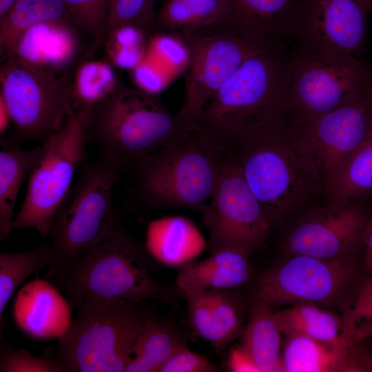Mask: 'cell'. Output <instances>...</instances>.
Segmentation results:
<instances>
[{"mask_svg":"<svg viewBox=\"0 0 372 372\" xmlns=\"http://www.w3.org/2000/svg\"><path fill=\"white\" fill-rule=\"evenodd\" d=\"M226 154L238 162L273 225L323 185L284 116L244 132Z\"/></svg>","mask_w":372,"mask_h":372,"instance_id":"6da1fadb","label":"cell"},{"mask_svg":"<svg viewBox=\"0 0 372 372\" xmlns=\"http://www.w3.org/2000/svg\"><path fill=\"white\" fill-rule=\"evenodd\" d=\"M289 55L273 48L248 58L192 123L225 153L242 134L285 114Z\"/></svg>","mask_w":372,"mask_h":372,"instance_id":"7a4b0ae2","label":"cell"},{"mask_svg":"<svg viewBox=\"0 0 372 372\" xmlns=\"http://www.w3.org/2000/svg\"><path fill=\"white\" fill-rule=\"evenodd\" d=\"M149 257L145 245L121 225L102 242L71 259L50 282L76 309L92 300L174 303L172 292L149 273Z\"/></svg>","mask_w":372,"mask_h":372,"instance_id":"3957f363","label":"cell"},{"mask_svg":"<svg viewBox=\"0 0 372 372\" xmlns=\"http://www.w3.org/2000/svg\"><path fill=\"white\" fill-rule=\"evenodd\" d=\"M225 155L192 125L127 169L132 193L151 211L180 207L201 214L215 189Z\"/></svg>","mask_w":372,"mask_h":372,"instance_id":"277c9868","label":"cell"},{"mask_svg":"<svg viewBox=\"0 0 372 372\" xmlns=\"http://www.w3.org/2000/svg\"><path fill=\"white\" fill-rule=\"evenodd\" d=\"M192 127L156 94L118 83L91 109L88 137L103 155L127 169Z\"/></svg>","mask_w":372,"mask_h":372,"instance_id":"5b68a950","label":"cell"},{"mask_svg":"<svg viewBox=\"0 0 372 372\" xmlns=\"http://www.w3.org/2000/svg\"><path fill=\"white\" fill-rule=\"evenodd\" d=\"M124 170L105 155L81 165L52 220L49 236L54 257L45 280L50 282L71 259L102 242L121 225L112 193Z\"/></svg>","mask_w":372,"mask_h":372,"instance_id":"8992f818","label":"cell"},{"mask_svg":"<svg viewBox=\"0 0 372 372\" xmlns=\"http://www.w3.org/2000/svg\"><path fill=\"white\" fill-rule=\"evenodd\" d=\"M59 338L56 359L63 372H121L132 358L147 319L141 306L124 300H92Z\"/></svg>","mask_w":372,"mask_h":372,"instance_id":"52a82bcc","label":"cell"},{"mask_svg":"<svg viewBox=\"0 0 372 372\" xmlns=\"http://www.w3.org/2000/svg\"><path fill=\"white\" fill-rule=\"evenodd\" d=\"M90 109L72 112L63 126L42 143L28 176L27 192L14 217V229H33L49 236L54 214L87 159Z\"/></svg>","mask_w":372,"mask_h":372,"instance_id":"ba28073f","label":"cell"},{"mask_svg":"<svg viewBox=\"0 0 372 372\" xmlns=\"http://www.w3.org/2000/svg\"><path fill=\"white\" fill-rule=\"evenodd\" d=\"M369 79L353 55L297 47L289 55L284 116L296 124L325 114L360 94Z\"/></svg>","mask_w":372,"mask_h":372,"instance_id":"9c48e42d","label":"cell"},{"mask_svg":"<svg viewBox=\"0 0 372 372\" xmlns=\"http://www.w3.org/2000/svg\"><path fill=\"white\" fill-rule=\"evenodd\" d=\"M0 98L20 142L43 143L72 112L70 81L24 57H6L0 68Z\"/></svg>","mask_w":372,"mask_h":372,"instance_id":"30bf717a","label":"cell"},{"mask_svg":"<svg viewBox=\"0 0 372 372\" xmlns=\"http://www.w3.org/2000/svg\"><path fill=\"white\" fill-rule=\"evenodd\" d=\"M201 214L209 233L210 251L231 247L251 255L264 244L273 227L238 162L229 154Z\"/></svg>","mask_w":372,"mask_h":372,"instance_id":"8fae6325","label":"cell"},{"mask_svg":"<svg viewBox=\"0 0 372 372\" xmlns=\"http://www.w3.org/2000/svg\"><path fill=\"white\" fill-rule=\"evenodd\" d=\"M354 276L352 257L323 259L288 255L286 260L261 273L253 296L273 307L331 303L344 294Z\"/></svg>","mask_w":372,"mask_h":372,"instance_id":"7c38bea8","label":"cell"},{"mask_svg":"<svg viewBox=\"0 0 372 372\" xmlns=\"http://www.w3.org/2000/svg\"><path fill=\"white\" fill-rule=\"evenodd\" d=\"M187 52L183 104L176 115L192 123L250 56L273 48L224 33L182 34Z\"/></svg>","mask_w":372,"mask_h":372,"instance_id":"4fadbf2b","label":"cell"},{"mask_svg":"<svg viewBox=\"0 0 372 372\" xmlns=\"http://www.w3.org/2000/svg\"><path fill=\"white\" fill-rule=\"evenodd\" d=\"M289 124L316 165L323 184L371 134L372 92L369 84L342 105L311 119Z\"/></svg>","mask_w":372,"mask_h":372,"instance_id":"5bb4252c","label":"cell"},{"mask_svg":"<svg viewBox=\"0 0 372 372\" xmlns=\"http://www.w3.org/2000/svg\"><path fill=\"white\" fill-rule=\"evenodd\" d=\"M372 0H299L291 37L297 47L351 54L363 45Z\"/></svg>","mask_w":372,"mask_h":372,"instance_id":"9a60e30c","label":"cell"},{"mask_svg":"<svg viewBox=\"0 0 372 372\" xmlns=\"http://www.w3.org/2000/svg\"><path fill=\"white\" fill-rule=\"evenodd\" d=\"M359 201L313 210L287 234V255L302 254L323 259L351 258L363 246L372 218Z\"/></svg>","mask_w":372,"mask_h":372,"instance_id":"2e32d148","label":"cell"},{"mask_svg":"<svg viewBox=\"0 0 372 372\" xmlns=\"http://www.w3.org/2000/svg\"><path fill=\"white\" fill-rule=\"evenodd\" d=\"M299 0H227L223 16L196 34H229L266 48L291 37Z\"/></svg>","mask_w":372,"mask_h":372,"instance_id":"e0dca14e","label":"cell"},{"mask_svg":"<svg viewBox=\"0 0 372 372\" xmlns=\"http://www.w3.org/2000/svg\"><path fill=\"white\" fill-rule=\"evenodd\" d=\"M72 307L50 281L36 279L17 293L12 314L17 326L37 339L59 338L71 322Z\"/></svg>","mask_w":372,"mask_h":372,"instance_id":"ac0fdd59","label":"cell"},{"mask_svg":"<svg viewBox=\"0 0 372 372\" xmlns=\"http://www.w3.org/2000/svg\"><path fill=\"white\" fill-rule=\"evenodd\" d=\"M283 371H371L372 359L363 342L334 346L302 336L287 337L282 354Z\"/></svg>","mask_w":372,"mask_h":372,"instance_id":"d6986e66","label":"cell"},{"mask_svg":"<svg viewBox=\"0 0 372 372\" xmlns=\"http://www.w3.org/2000/svg\"><path fill=\"white\" fill-rule=\"evenodd\" d=\"M251 255L238 249L220 248L207 258L191 261L181 267L175 283L182 296L221 289H238L252 276Z\"/></svg>","mask_w":372,"mask_h":372,"instance_id":"ffe728a7","label":"cell"},{"mask_svg":"<svg viewBox=\"0 0 372 372\" xmlns=\"http://www.w3.org/2000/svg\"><path fill=\"white\" fill-rule=\"evenodd\" d=\"M145 246L152 257L163 265L181 267L199 256L206 242L192 221L175 216L149 224Z\"/></svg>","mask_w":372,"mask_h":372,"instance_id":"44dd1931","label":"cell"},{"mask_svg":"<svg viewBox=\"0 0 372 372\" xmlns=\"http://www.w3.org/2000/svg\"><path fill=\"white\" fill-rule=\"evenodd\" d=\"M70 19L62 0H17L0 17L1 53L16 55L26 33L33 28L49 23H62Z\"/></svg>","mask_w":372,"mask_h":372,"instance_id":"7402d4cb","label":"cell"},{"mask_svg":"<svg viewBox=\"0 0 372 372\" xmlns=\"http://www.w3.org/2000/svg\"><path fill=\"white\" fill-rule=\"evenodd\" d=\"M323 187L332 205L372 196V133L326 178Z\"/></svg>","mask_w":372,"mask_h":372,"instance_id":"603a6c76","label":"cell"},{"mask_svg":"<svg viewBox=\"0 0 372 372\" xmlns=\"http://www.w3.org/2000/svg\"><path fill=\"white\" fill-rule=\"evenodd\" d=\"M281 334L273 307L252 296L241 345L260 372L283 371L280 354Z\"/></svg>","mask_w":372,"mask_h":372,"instance_id":"cb8c5ba5","label":"cell"},{"mask_svg":"<svg viewBox=\"0 0 372 372\" xmlns=\"http://www.w3.org/2000/svg\"><path fill=\"white\" fill-rule=\"evenodd\" d=\"M280 333L287 337L302 336L334 346H349L343 334L341 317L316 304L300 303L274 311Z\"/></svg>","mask_w":372,"mask_h":372,"instance_id":"d4e9b609","label":"cell"},{"mask_svg":"<svg viewBox=\"0 0 372 372\" xmlns=\"http://www.w3.org/2000/svg\"><path fill=\"white\" fill-rule=\"evenodd\" d=\"M185 346L183 336L173 325L149 316L142 327L125 372L159 371L176 351Z\"/></svg>","mask_w":372,"mask_h":372,"instance_id":"484cf974","label":"cell"},{"mask_svg":"<svg viewBox=\"0 0 372 372\" xmlns=\"http://www.w3.org/2000/svg\"><path fill=\"white\" fill-rule=\"evenodd\" d=\"M42 146L23 150L15 145L0 151V240L14 230V208L25 178L38 158Z\"/></svg>","mask_w":372,"mask_h":372,"instance_id":"4316f807","label":"cell"},{"mask_svg":"<svg viewBox=\"0 0 372 372\" xmlns=\"http://www.w3.org/2000/svg\"><path fill=\"white\" fill-rule=\"evenodd\" d=\"M227 8V0H167L155 25L179 34L194 33L218 21Z\"/></svg>","mask_w":372,"mask_h":372,"instance_id":"83f0119b","label":"cell"},{"mask_svg":"<svg viewBox=\"0 0 372 372\" xmlns=\"http://www.w3.org/2000/svg\"><path fill=\"white\" fill-rule=\"evenodd\" d=\"M54 257L52 245H41L32 250L0 252V318L16 289L29 276L50 266Z\"/></svg>","mask_w":372,"mask_h":372,"instance_id":"f1b7e54d","label":"cell"},{"mask_svg":"<svg viewBox=\"0 0 372 372\" xmlns=\"http://www.w3.org/2000/svg\"><path fill=\"white\" fill-rule=\"evenodd\" d=\"M341 321L344 336L352 344L372 336V278L362 282L347 298Z\"/></svg>","mask_w":372,"mask_h":372,"instance_id":"f546056e","label":"cell"},{"mask_svg":"<svg viewBox=\"0 0 372 372\" xmlns=\"http://www.w3.org/2000/svg\"><path fill=\"white\" fill-rule=\"evenodd\" d=\"M238 289L205 291L212 318L225 346L238 336L244 319L245 302Z\"/></svg>","mask_w":372,"mask_h":372,"instance_id":"4dcf8cb0","label":"cell"},{"mask_svg":"<svg viewBox=\"0 0 372 372\" xmlns=\"http://www.w3.org/2000/svg\"><path fill=\"white\" fill-rule=\"evenodd\" d=\"M70 21L94 41L101 43L107 34L112 0H62Z\"/></svg>","mask_w":372,"mask_h":372,"instance_id":"1f68e13d","label":"cell"},{"mask_svg":"<svg viewBox=\"0 0 372 372\" xmlns=\"http://www.w3.org/2000/svg\"><path fill=\"white\" fill-rule=\"evenodd\" d=\"M1 372H63L50 353L36 356L26 350H17L1 337Z\"/></svg>","mask_w":372,"mask_h":372,"instance_id":"d6a6232c","label":"cell"},{"mask_svg":"<svg viewBox=\"0 0 372 372\" xmlns=\"http://www.w3.org/2000/svg\"><path fill=\"white\" fill-rule=\"evenodd\" d=\"M156 0H113L107 34L126 26L141 29L154 19Z\"/></svg>","mask_w":372,"mask_h":372,"instance_id":"836d02e7","label":"cell"},{"mask_svg":"<svg viewBox=\"0 0 372 372\" xmlns=\"http://www.w3.org/2000/svg\"><path fill=\"white\" fill-rule=\"evenodd\" d=\"M187 302L188 316L194 331L217 349L226 346L211 316V308L205 291L183 296Z\"/></svg>","mask_w":372,"mask_h":372,"instance_id":"e575fe53","label":"cell"},{"mask_svg":"<svg viewBox=\"0 0 372 372\" xmlns=\"http://www.w3.org/2000/svg\"><path fill=\"white\" fill-rule=\"evenodd\" d=\"M217 366L207 358L194 353L187 346L176 351L158 372H214Z\"/></svg>","mask_w":372,"mask_h":372,"instance_id":"d590c367","label":"cell"},{"mask_svg":"<svg viewBox=\"0 0 372 372\" xmlns=\"http://www.w3.org/2000/svg\"><path fill=\"white\" fill-rule=\"evenodd\" d=\"M228 366L230 371L235 372H260L250 355L241 344L235 347L230 351Z\"/></svg>","mask_w":372,"mask_h":372,"instance_id":"8d00e7d4","label":"cell"},{"mask_svg":"<svg viewBox=\"0 0 372 372\" xmlns=\"http://www.w3.org/2000/svg\"><path fill=\"white\" fill-rule=\"evenodd\" d=\"M363 246L365 248L364 263L367 269L372 272V219L369 223L365 231Z\"/></svg>","mask_w":372,"mask_h":372,"instance_id":"74e56055","label":"cell"},{"mask_svg":"<svg viewBox=\"0 0 372 372\" xmlns=\"http://www.w3.org/2000/svg\"><path fill=\"white\" fill-rule=\"evenodd\" d=\"M12 124L10 115L6 103L0 98V134L3 135Z\"/></svg>","mask_w":372,"mask_h":372,"instance_id":"f35d334b","label":"cell"},{"mask_svg":"<svg viewBox=\"0 0 372 372\" xmlns=\"http://www.w3.org/2000/svg\"><path fill=\"white\" fill-rule=\"evenodd\" d=\"M17 0H0V17H3Z\"/></svg>","mask_w":372,"mask_h":372,"instance_id":"ab89813d","label":"cell"},{"mask_svg":"<svg viewBox=\"0 0 372 372\" xmlns=\"http://www.w3.org/2000/svg\"><path fill=\"white\" fill-rule=\"evenodd\" d=\"M369 86L371 87V92H372V67L371 68H369Z\"/></svg>","mask_w":372,"mask_h":372,"instance_id":"60d3db41","label":"cell"},{"mask_svg":"<svg viewBox=\"0 0 372 372\" xmlns=\"http://www.w3.org/2000/svg\"><path fill=\"white\" fill-rule=\"evenodd\" d=\"M112 2H113V0H112Z\"/></svg>","mask_w":372,"mask_h":372,"instance_id":"b9f144b4","label":"cell"},{"mask_svg":"<svg viewBox=\"0 0 372 372\" xmlns=\"http://www.w3.org/2000/svg\"><path fill=\"white\" fill-rule=\"evenodd\" d=\"M371 133H372V130H371Z\"/></svg>","mask_w":372,"mask_h":372,"instance_id":"7bdbcfd3","label":"cell"},{"mask_svg":"<svg viewBox=\"0 0 372 372\" xmlns=\"http://www.w3.org/2000/svg\"><path fill=\"white\" fill-rule=\"evenodd\" d=\"M371 358H372V356H371Z\"/></svg>","mask_w":372,"mask_h":372,"instance_id":"ee69618b","label":"cell"}]
</instances>
